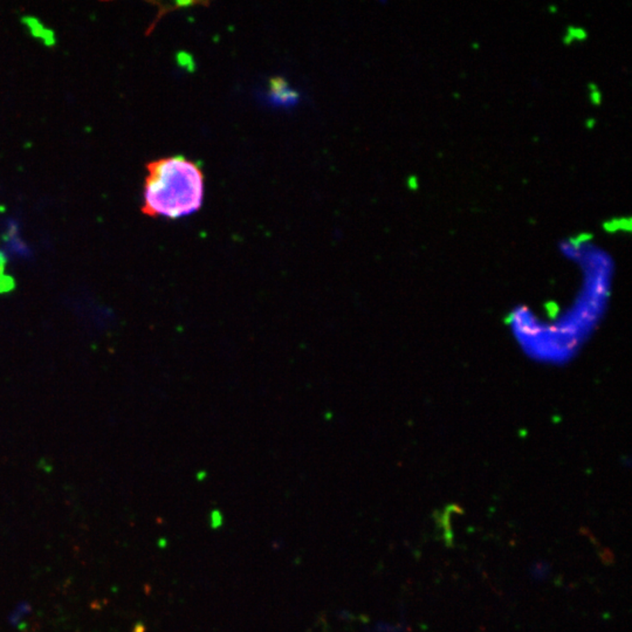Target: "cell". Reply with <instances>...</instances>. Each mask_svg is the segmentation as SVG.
<instances>
[{
    "mask_svg": "<svg viewBox=\"0 0 632 632\" xmlns=\"http://www.w3.org/2000/svg\"><path fill=\"white\" fill-rule=\"evenodd\" d=\"M143 212L150 217L181 218L200 210L204 200V174L183 156L149 163Z\"/></svg>",
    "mask_w": 632,
    "mask_h": 632,
    "instance_id": "obj_1",
    "label": "cell"
}]
</instances>
